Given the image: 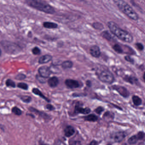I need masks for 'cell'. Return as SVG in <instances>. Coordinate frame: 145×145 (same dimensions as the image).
<instances>
[{"mask_svg":"<svg viewBox=\"0 0 145 145\" xmlns=\"http://www.w3.org/2000/svg\"><path fill=\"white\" fill-rule=\"evenodd\" d=\"M107 25L111 32L119 39L129 43L132 42L133 40L132 35L129 32L120 28L115 22L109 21Z\"/></svg>","mask_w":145,"mask_h":145,"instance_id":"6da1fadb","label":"cell"},{"mask_svg":"<svg viewBox=\"0 0 145 145\" xmlns=\"http://www.w3.org/2000/svg\"><path fill=\"white\" fill-rule=\"evenodd\" d=\"M30 7L49 14H54L55 10L53 7L46 1L39 0H29L25 1Z\"/></svg>","mask_w":145,"mask_h":145,"instance_id":"7a4b0ae2","label":"cell"},{"mask_svg":"<svg viewBox=\"0 0 145 145\" xmlns=\"http://www.w3.org/2000/svg\"><path fill=\"white\" fill-rule=\"evenodd\" d=\"M115 4L125 15L134 21L138 19V15L132 7L126 2L122 0H117L114 1Z\"/></svg>","mask_w":145,"mask_h":145,"instance_id":"3957f363","label":"cell"},{"mask_svg":"<svg viewBox=\"0 0 145 145\" xmlns=\"http://www.w3.org/2000/svg\"><path fill=\"white\" fill-rule=\"evenodd\" d=\"M1 44L5 52L10 55H15L18 53L22 50L19 45L12 42L2 40Z\"/></svg>","mask_w":145,"mask_h":145,"instance_id":"277c9868","label":"cell"},{"mask_svg":"<svg viewBox=\"0 0 145 145\" xmlns=\"http://www.w3.org/2000/svg\"><path fill=\"white\" fill-rule=\"evenodd\" d=\"M98 79L102 82L111 84L114 82L115 78L113 73L108 69H104L97 73Z\"/></svg>","mask_w":145,"mask_h":145,"instance_id":"5b68a950","label":"cell"},{"mask_svg":"<svg viewBox=\"0 0 145 145\" xmlns=\"http://www.w3.org/2000/svg\"><path fill=\"white\" fill-rule=\"evenodd\" d=\"M83 103L80 101H77L75 102L73 114L74 115H76L78 114H83V115H87L90 114L91 111V109L88 107H83Z\"/></svg>","mask_w":145,"mask_h":145,"instance_id":"8992f818","label":"cell"},{"mask_svg":"<svg viewBox=\"0 0 145 145\" xmlns=\"http://www.w3.org/2000/svg\"><path fill=\"white\" fill-rule=\"evenodd\" d=\"M28 109L29 111L33 113L36 115H37L39 117L41 118L42 119H44V120L46 121H49L51 119V116L48 115V114L46 113L44 111L38 110L34 107L30 106L28 108Z\"/></svg>","mask_w":145,"mask_h":145,"instance_id":"52a82bcc","label":"cell"},{"mask_svg":"<svg viewBox=\"0 0 145 145\" xmlns=\"http://www.w3.org/2000/svg\"><path fill=\"white\" fill-rule=\"evenodd\" d=\"M38 72L40 76L45 79L49 78L52 74L50 67L47 66H43L40 67L38 69Z\"/></svg>","mask_w":145,"mask_h":145,"instance_id":"ba28073f","label":"cell"},{"mask_svg":"<svg viewBox=\"0 0 145 145\" xmlns=\"http://www.w3.org/2000/svg\"><path fill=\"white\" fill-rule=\"evenodd\" d=\"M64 83L67 87L70 89L78 88L81 86V83L78 81L74 79H67L65 81Z\"/></svg>","mask_w":145,"mask_h":145,"instance_id":"9c48e42d","label":"cell"},{"mask_svg":"<svg viewBox=\"0 0 145 145\" xmlns=\"http://www.w3.org/2000/svg\"><path fill=\"white\" fill-rule=\"evenodd\" d=\"M113 89L116 91L120 95L125 98H127L129 96V92L127 88L123 86H114L113 87Z\"/></svg>","mask_w":145,"mask_h":145,"instance_id":"30bf717a","label":"cell"},{"mask_svg":"<svg viewBox=\"0 0 145 145\" xmlns=\"http://www.w3.org/2000/svg\"><path fill=\"white\" fill-rule=\"evenodd\" d=\"M126 137V134L124 132H115L112 135L111 138L116 143H120L122 142Z\"/></svg>","mask_w":145,"mask_h":145,"instance_id":"8fae6325","label":"cell"},{"mask_svg":"<svg viewBox=\"0 0 145 145\" xmlns=\"http://www.w3.org/2000/svg\"><path fill=\"white\" fill-rule=\"evenodd\" d=\"M64 136L67 138H70L74 134L75 129L72 125H67L64 128L63 130Z\"/></svg>","mask_w":145,"mask_h":145,"instance_id":"7c38bea8","label":"cell"},{"mask_svg":"<svg viewBox=\"0 0 145 145\" xmlns=\"http://www.w3.org/2000/svg\"><path fill=\"white\" fill-rule=\"evenodd\" d=\"M90 55L95 58H98L100 55V50L99 46L96 45H94L90 47Z\"/></svg>","mask_w":145,"mask_h":145,"instance_id":"4fadbf2b","label":"cell"},{"mask_svg":"<svg viewBox=\"0 0 145 145\" xmlns=\"http://www.w3.org/2000/svg\"><path fill=\"white\" fill-rule=\"evenodd\" d=\"M32 92L35 95H37L42 98L43 99L45 100L47 103H49L51 102V100L44 95L41 91H40L39 89H38L37 88H33L32 89Z\"/></svg>","mask_w":145,"mask_h":145,"instance_id":"5bb4252c","label":"cell"},{"mask_svg":"<svg viewBox=\"0 0 145 145\" xmlns=\"http://www.w3.org/2000/svg\"><path fill=\"white\" fill-rule=\"evenodd\" d=\"M47 83L50 87L52 88L56 87L59 84V79L56 76L52 77L48 79Z\"/></svg>","mask_w":145,"mask_h":145,"instance_id":"9a60e30c","label":"cell"},{"mask_svg":"<svg viewBox=\"0 0 145 145\" xmlns=\"http://www.w3.org/2000/svg\"><path fill=\"white\" fill-rule=\"evenodd\" d=\"M53 56L51 55L46 54L40 57L38 59V63L41 64L48 63L49 61L52 60Z\"/></svg>","mask_w":145,"mask_h":145,"instance_id":"2e32d148","label":"cell"},{"mask_svg":"<svg viewBox=\"0 0 145 145\" xmlns=\"http://www.w3.org/2000/svg\"><path fill=\"white\" fill-rule=\"evenodd\" d=\"M83 120L86 121L95 122L98 120V117L94 114H91L87 115L85 116L82 117Z\"/></svg>","mask_w":145,"mask_h":145,"instance_id":"e0dca14e","label":"cell"},{"mask_svg":"<svg viewBox=\"0 0 145 145\" xmlns=\"http://www.w3.org/2000/svg\"><path fill=\"white\" fill-rule=\"evenodd\" d=\"M43 26L45 28L49 29H54L58 28V25L56 23L49 21L44 22Z\"/></svg>","mask_w":145,"mask_h":145,"instance_id":"ac0fdd59","label":"cell"},{"mask_svg":"<svg viewBox=\"0 0 145 145\" xmlns=\"http://www.w3.org/2000/svg\"><path fill=\"white\" fill-rule=\"evenodd\" d=\"M61 66L64 69H71L73 67V63L71 60H65L62 62L61 63Z\"/></svg>","mask_w":145,"mask_h":145,"instance_id":"d6986e66","label":"cell"},{"mask_svg":"<svg viewBox=\"0 0 145 145\" xmlns=\"http://www.w3.org/2000/svg\"><path fill=\"white\" fill-rule=\"evenodd\" d=\"M17 96L23 102L26 104H30L32 101V97L29 95H18Z\"/></svg>","mask_w":145,"mask_h":145,"instance_id":"ffe728a7","label":"cell"},{"mask_svg":"<svg viewBox=\"0 0 145 145\" xmlns=\"http://www.w3.org/2000/svg\"><path fill=\"white\" fill-rule=\"evenodd\" d=\"M132 100L133 103L135 106H139L141 105L142 100L139 96L134 95L132 96Z\"/></svg>","mask_w":145,"mask_h":145,"instance_id":"44dd1931","label":"cell"},{"mask_svg":"<svg viewBox=\"0 0 145 145\" xmlns=\"http://www.w3.org/2000/svg\"><path fill=\"white\" fill-rule=\"evenodd\" d=\"M12 112V113L14 114V115L17 116H21L22 115L23 111L22 110L20 109V108L17 107L16 106H13L12 109H11Z\"/></svg>","mask_w":145,"mask_h":145,"instance_id":"7402d4cb","label":"cell"},{"mask_svg":"<svg viewBox=\"0 0 145 145\" xmlns=\"http://www.w3.org/2000/svg\"><path fill=\"white\" fill-rule=\"evenodd\" d=\"M138 141V139L137 136V135H134L129 138L128 140V142L130 145H134L136 144Z\"/></svg>","mask_w":145,"mask_h":145,"instance_id":"603a6c76","label":"cell"},{"mask_svg":"<svg viewBox=\"0 0 145 145\" xmlns=\"http://www.w3.org/2000/svg\"><path fill=\"white\" fill-rule=\"evenodd\" d=\"M6 86L8 87H11L15 88L16 87V85L15 84V82L11 80L10 79H8L6 80L5 82Z\"/></svg>","mask_w":145,"mask_h":145,"instance_id":"cb8c5ba5","label":"cell"},{"mask_svg":"<svg viewBox=\"0 0 145 145\" xmlns=\"http://www.w3.org/2000/svg\"><path fill=\"white\" fill-rule=\"evenodd\" d=\"M101 35L104 38H105L109 41H111L113 39V38L111 35L107 31L102 32L101 34Z\"/></svg>","mask_w":145,"mask_h":145,"instance_id":"d4e9b609","label":"cell"},{"mask_svg":"<svg viewBox=\"0 0 145 145\" xmlns=\"http://www.w3.org/2000/svg\"><path fill=\"white\" fill-rule=\"evenodd\" d=\"M114 114L111 113L110 111H107L104 113L103 118L106 120H109V119L113 120L114 119Z\"/></svg>","mask_w":145,"mask_h":145,"instance_id":"484cf974","label":"cell"},{"mask_svg":"<svg viewBox=\"0 0 145 145\" xmlns=\"http://www.w3.org/2000/svg\"><path fill=\"white\" fill-rule=\"evenodd\" d=\"M50 69L52 73L53 74H58L61 72L60 69H59V68H58L57 66L52 65L50 67Z\"/></svg>","mask_w":145,"mask_h":145,"instance_id":"4316f807","label":"cell"},{"mask_svg":"<svg viewBox=\"0 0 145 145\" xmlns=\"http://www.w3.org/2000/svg\"><path fill=\"white\" fill-rule=\"evenodd\" d=\"M92 26L94 29H95V30H101L104 29V26L103 24L99 22H95L93 23Z\"/></svg>","mask_w":145,"mask_h":145,"instance_id":"83f0119b","label":"cell"},{"mask_svg":"<svg viewBox=\"0 0 145 145\" xmlns=\"http://www.w3.org/2000/svg\"><path fill=\"white\" fill-rule=\"evenodd\" d=\"M124 79L125 81H126L127 82H129L131 84H133L135 82H136L137 81L136 78H135L134 77H133L132 76H126L124 78Z\"/></svg>","mask_w":145,"mask_h":145,"instance_id":"f1b7e54d","label":"cell"},{"mask_svg":"<svg viewBox=\"0 0 145 145\" xmlns=\"http://www.w3.org/2000/svg\"><path fill=\"white\" fill-rule=\"evenodd\" d=\"M17 87L21 88L24 90H28L29 88V86L26 83L21 82L18 83L17 84Z\"/></svg>","mask_w":145,"mask_h":145,"instance_id":"f546056e","label":"cell"},{"mask_svg":"<svg viewBox=\"0 0 145 145\" xmlns=\"http://www.w3.org/2000/svg\"><path fill=\"white\" fill-rule=\"evenodd\" d=\"M113 48L115 51V52L118 53H123V49L121 46L118 44H116L114 45Z\"/></svg>","mask_w":145,"mask_h":145,"instance_id":"4dcf8cb0","label":"cell"},{"mask_svg":"<svg viewBox=\"0 0 145 145\" xmlns=\"http://www.w3.org/2000/svg\"><path fill=\"white\" fill-rule=\"evenodd\" d=\"M26 78V75H25L24 74L19 73L15 76V80H18V81H23V80H25Z\"/></svg>","mask_w":145,"mask_h":145,"instance_id":"1f68e13d","label":"cell"},{"mask_svg":"<svg viewBox=\"0 0 145 145\" xmlns=\"http://www.w3.org/2000/svg\"><path fill=\"white\" fill-rule=\"evenodd\" d=\"M32 52L33 55H40L41 53V50L38 46H35L32 49Z\"/></svg>","mask_w":145,"mask_h":145,"instance_id":"d6a6232c","label":"cell"},{"mask_svg":"<svg viewBox=\"0 0 145 145\" xmlns=\"http://www.w3.org/2000/svg\"><path fill=\"white\" fill-rule=\"evenodd\" d=\"M35 78H36V80H37L40 83H42V84L45 83L46 82V79L40 76L39 74H36V76H35Z\"/></svg>","mask_w":145,"mask_h":145,"instance_id":"836d02e7","label":"cell"},{"mask_svg":"<svg viewBox=\"0 0 145 145\" xmlns=\"http://www.w3.org/2000/svg\"><path fill=\"white\" fill-rule=\"evenodd\" d=\"M69 145H82L81 141L76 140H70L69 141Z\"/></svg>","mask_w":145,"mask_h":145,"instance_id":"e575fe53","label":"cell"},{"mask_svg":"<svg viewBox=\"0 0 145 145\" xmlns=\"http://www.w3.org/2000/svg\"><path fill=\"white\" fill-rule=\"evenodd\" d=\"M104 111V108L102 106H100L96 108L94 110L95 112L99 115H101Z\"/></svg>","mask_w":145,"mask_h":145,"instance_id":"d590c367","label":"cell"},{"mask_svg":"<svg viewBox=\"0 0 145 145\" xmlns=\"http://www.w3.org/2000/svg\"><path fill=\"white\" fill-rule=\"evenodd\" d=\"M45 108L49 111H53L55 109V106L51 104H48L45 106Z\"/></svg>","mask_w":145,"mask_h":145,"instance_id":"8d00e7d4","label":"cell"},{"mask_svg":"<svg viewBox=\"0 0 145 145\" xmlns=\"http://www.w3.org/2000/svg\"><path fill=\"white\" fill-rule=\"evenodd\" d=\"M137 136L138 137L139 141L143 140L145 137V133L143 132L140 131L139 132H138V134H137Z\"/></svg>","mask_w":145,"mask_h":145,"instance_id":"74e56055","label":"cell"},{"mask_svg":"<svg viewBox=\"0 0 145 145\" xmlns=\"http://www.w3.org/2000/svg\"><path fill=\"white\" fill-rule=\"evenodd\" d=\"M86 96V94L85 93H74L72 95L73 97H85Z\"/></svg>","mask_w":145,"mask_h":145,"instance_id":"f35d334b","label":"cell"},{"mask_svg":"<svg viewBox=\"0 0 145 145\" xmlns=\"http://www.w3.org/2000/svg\"><path fill=\"white\" fill-rule=\"evenodd\" d=\"M54 145H67L64 142L60 140V139H57L54 142Z\"/></svg>","mask_w":145,"mask_h":145,"instance_id":"ab89813d","label":"cell"},{"mask_svg":"<svg viewBox=\"0 0 145 145\" xmlns=\"http://www.w3.org/2000/svg\"><path fill=\"white\" fill-rule=\"evenodd\" d=\"M136 46L138 48L139 50L142 51L144 49V46H143L142 44L137 43V44H136Z\"/></svg>","mask_w":145,"mask_h":145,"instance_id":"60d3db41","label":"cell"},{"mask_svg":"<svg viewBox=\"0 0 145 145\" xmlns=\"http://www.w3.org/2000/svg\"><path fill=\"white\" fill-rule=\"evenodd\" d=\"M125 60H127L128 62L132 63H134V60L129 56H126L125 57Z\"/></svg>","mask_w":145,"mask_h":145,"instance_id":"b9f144b4","label":"cell"},{"mask_svg":"<svg viewBox=\"0 0 145 145\" xmlns=\"http://www.w3.org/2000/svg\"><path fill=\"white\" fill-rule=\"evenodd\" d=\"M98 143L96 140H93L90 143L89 145H98Z\"/></svg>","mask_w":145,"mask_h":145,"instance_id":"7bdbcfd3","label":"cell"},{"mask_svg":"<svg viewBox=\"0 0 145 145\" xmlns=\"http://www.w3.org/2000/svg\"><path fill=\"white\" fill-rule=\"evenodd\" d=\"M86 84L88 87H91L92 86V82L90 80H87L86 81Z\"/></svg>","mask_w":145,"mask_h":145,"instance_id":"ee69618b","label":"cell"},{"mask_svg":"<svg viewBox=\"0 0 145 145\" xmlns=\"http://www.w3.org/2000/svg\"><path fill=\"white\" fill-rule=\"evenodd\" d=\"M26 116H30L31 118H35V116L34 114L31 113H27L26 114Z\"/></svg>","mask_w":145,"mask_h":145,"instance_id":"f6af8a7d","label":"cell"},{"mask_svg":"<svg viewBox=\"0 0 145 145\" xmlns=\"http://www.w3.org/2000/svg\"><path fill=\"white\" fill-rule=\"evenodd\" d=\"M39 145H49V144L46 143H43V142H40L39 143Z\"/></svg>","mask_w":145,"mask_h":145,"instance_id":"bcb514c9","label":"cell"},{"mask_svg":"<svg viewBox=\"0 0 145 145\" xmlns=\"http://www.w3.org/2000/svg\"><path fill=\"white\" fill-rule=\"evenodd\" d=\"M143 79L144 80V82H145V72H144L143 75Z\"/></svg>","mask_w":145,"mask_h":145,"instance_id":"7dc6e473","label":"cell"},{"mask_svg":"<svg viewBox=\"0 0 145 145\" xmlns=\"http://www.w3.org/2000/svg\"><path fill=\"white\" fill-rule=\"evenodd\" d=\"M106 145H112L111 144H110V143H108V144H107Z\"/></svg>","mask_w":145,"mask_h":145,"instance_id":"c3c4849f","label":"cell"},{"mask_svg":"<svg viewBox=\"0 0 145 145\" xmlns=\"http://www.w3.org/2000/svg\"></svg>","mask_w":145,"mask_h":145,"instance_id":"681fc988","label":"cell"}]
</instances>
